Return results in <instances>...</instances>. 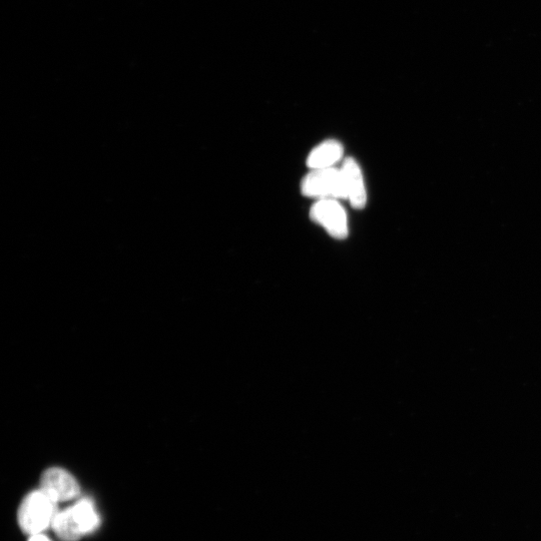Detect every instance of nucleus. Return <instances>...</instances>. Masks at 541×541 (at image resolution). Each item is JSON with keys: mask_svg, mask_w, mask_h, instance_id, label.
I'll return each mask as SVG.
<instances>
[{"mask_svg": "<svg viewBox=\"0 0 541 541\" xmlns=\"http://www.w3.org/2000/svg\"><path fill=\"white\" fill-rule=\"evenodd\" d=\"M58 503L50 498L42 489L28 494L19 508V523L28 534L43 533L52 527L58 514Z\"/></svg>", "mask_w": 541, "mask_h": 541, "instance_id": "f257e3e1", "label": "nucleus"}, {"mask_svg": "<svg viewBox=\"0 0 541 541\" xmlns=\"http://www.w3.org/2000/svg\"><path fill=\"white\" fill-rule=\"evenodd\" d=\"M305 197L348 200L341 169L335 167L312 170L301 183Z\"/></svg>", "mask_w": 541, "mask_h": 541, "instance_id": "f03ea898", "label": "nucleus"}, {"mask_svg": "<svg viewBox=\"0 0 541 541\" xmlns=\"http://www.w3.org/2000/svg\"><path fill=\"white\" fill-rule=\"evenodd\" d=\"M310 218L332 238L344 240L348 237L347 214L336 199L317 200L310 210Z\"/></svg>", "mask_w": 541, "mask_h": 541, "instance_id": "7ed1b4c3", "label": "nucleus"}, {"mask_svg": "<svg viewBox=\"0 0 541 541\" xmlns=\"http://www.w3.org/2000/svg\"><path fill=\"white\" fill-rule=\"evenodd\" d=\"M40 489L57 503L73 500L81 493L75 476L61 467H51L43 473Z\"/></svg>", "mask_w": 541, "mask_h": 541, "instance_id": "20e7f679", "label": "nucleus"}, {"mask_svg": "<svg viewBox=\"0 0 541 541\" xmlns=\"http://www.w3.org/2000/svg\"><path fill=\"white\" fill-rule=\"evenodd\" d=\"M341 171L351 206L356 210L364 209L367 203V194L360 166L353 158H346Z\"/></svg>", "mask_w": 541, "mask_h": 541, "instance_id": "39448f33", "label": "nucleus"}, {"mask_svg": "<svg viewBox=\"0 0 541 541\" xmlns=\"http://www.w3.org/2000/svg\"><path fill=\"white\" fill-rule=\"evenodd\" d=\"M343 156L342 144L336 140H327L311 151L307 158V166L312 170L334 167Z\"/></svg>", "mask_w": 541, "mask_h": 541, "instance_id": "423d86ee", "label": "nucleus"}, {"mask_svg": "<svg viewBox=\"0 0 541 541\" xmlns=\"http://www.w3.org/2000/svg\"><path fill=\"white\" fill-rule=\"evenodd\" d=\"M70 508L84 535L90 534L99 528L101 518L91 499L83 498Z\"/></svg>", "mask_w": 541, "mask_h": 541, "instance_id": "0eeeda50", "label": "nucleus"}, {"mask_svg": "<svg viewBox=\"0 0 541 541\" xmlns=\"http://www.w3.org/2000/svg\"><path fill=\"white\" fill-rule=\"evenodd\" d=\"M52 528L64 541H78L84 536L73 516L70 507L58 512L54 519Z\"/></svg>", "mask_w": 541, "mask_h": 541, "instance_id": "6e6552de", "label": "nucleus"}, {"mask_svg": "<svg viewBox=\"0 0 541 541\" xmlns=\"http://www.w3.org/2000/svg\"><path fill=\"white\" fill-rule=\"evenodd\" d=\"M29 541H52L49 537H47L44 533H38L31 535Z\"/></svg>", "mask_w": 541, "mask_h": 541, "instance_id": "1a4fd4ad", "label": "nucleus"}]
</instances>
